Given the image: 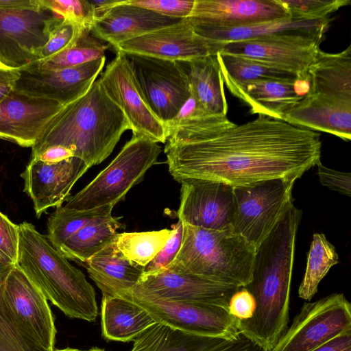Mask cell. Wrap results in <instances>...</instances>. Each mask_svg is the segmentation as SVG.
<instances>
[{
	"instance_id": "cell-5",
	"label": "cell",
	"mask_w": 351,
	"mask_h": 351,
	"mask_svg": "<svg viewBox=\"0 0 351 351\" xmlns=\"http://www.w3.org/2000/svg\"><path fill=\"white\" fill-rule=\"evenodd\" d=\"M308 92L285 115L293 125L351 139V45L319 50L308 69Z\"/></svg>"
},
{
	"instance_id": "cell-17",
	"label": "cell",
	"mask_w": 351,
	"mask_h": 351,
	"mask_svg": "<svg viewBox=\"0 0 351 351\" xmlns=\"http://www.w3.org/2000/svg\"><path fill=\"white\" fill-rule=\"evenodd\" d=\"M180 183L178 220L208 230L232 228L236 208L232 186L202 179H186Z\"/></svg>"
},
{
	"instance_id": "cell-45",
	"label": "cell",
	"mask_w": 351,
	"mask_h": 351,
	"mask_svg": "<svg viewBox=\"0 0 351 351\" xmlns=\"http://www.w3.org/2000/svg\"><path fill=\"white\" fill-rule=\"evenodd\" d=\"M20 77V69L9 67L0 62V101L14 90Z\"/></svg>"
},
{
	"instance_id": "cell-35",
	"label": "cell",
	"mask_w": 351,
	"mask_h": 351,
	"mask_svg": "<svg viewBox=\"0 0 351 351\" xmlns=\"http://www.w3.org/2000/svg\"><path fill=\"white\" fill-rule=\"evenodd\" d=\"M172 229L141 232L117 233L114 242L121 254L130 261L145 267L164 247Z\"/></svg>"
},
{
	"instance_id": "cell-31",
	"label": "cell",
	"mask_w": 351,
	"mask_h": 351,
	"mask_svg": "<svg viewBox=\"0 0 351 351\" xmlns=\"http://www.w3.org/2000/svg\"><path fill=\"white\" fill-rule=\"evenodd\" d=\"M109 44L84 29L71 46L51 58L36 60L21 69L52 70L81 65L105 57Z\"/></svg>"
},
{
	"instance_id": "cell-36",
	"label": "cell",
	"mask_w": 351,
	"mask_h": 351,
	"mask_svg": "<svg viewBox=\"0 0 351 351\" xmlns=\"http://www.w3.org/2000/svg\"><path fill=\"white\" fill-rule=\"evenodd\" d=\"M44 5L61 19L82 29L90 30L95 19L89 0H42Z\"/></svg>"
},
{
	"instance_id": "cell-12",
	"label": "cell",
	"mask_w": 351,
	"mask_h": 351,
	"mask_svg": "<svg viewBox=\"0 0 351 351\" xmlns=\"http://www.w3.org/2000/svg\"><path fill=\"white\" fill-rule=\"evenodd\" d=\"M5 314L32 342L44 351H53L56 329L47 300L16 265L0 287Z\"/></svg>"
},
{
	"instance_id": "cell-13",
	"label": "cell",
	"mask_w": 351,
	"mask_h": 351,
	"mask_svg": "<svg viewBox=\"0 0 351 351\" xmlns=\"http://www.w3.org/2000/svg\"><path fill=\"white\" fill-rule=\"evenodd\" d=\"M125 54L148 106L167 126L191 95L185 73L178 62Z\"/></svg>"
},
{
	"instance_id": "cell-30",
	"label": "cell",
	"mask_w": 351,
	"mask_h": 351,
	"mask_svg": "<svg viewBox=\"0 0 351 351\" xmlns=\"http://www.w3.org/2000/svg\"><path fill=\"white\" fill-rule=\"evenodd\" d=\"M121 223L112 216L96 219L70 237L60 248L67 258L83 264L116 237Z\"/></svg>"
},
{
	"instance_id": "cell-3",
	"label": "cell",
	"mask_w": 351,
	"mask_h": 351,
	"mask_svg": "<svg viewBox=\"0 0 351 351\" xmlns=\"http://www.w3.org/2000/svg\"><path fill=\"white\" fill-rule=\"evenodd\" d=\"M16 265L45 298L70 318L94 322L98 307L94 288L47 235L30 223L19 225Z\"/></svg>"
},
{
	"instance_id": "cell-24",
	"label": "cell",
	"mask_w": 351,
	"mask_h": 351,
	"mask_svg": "<svg viewBox=\"0 0 351 351\" xmlns=\"http://www.w3.org/2000/svg\"><path fill=\"white\" fill-rule=\"evenodd\" d=\"M180 20L121 0L94 21L90 32L115 48L123 42L171 25Z\"/></svg>"
},
{
	"instance_id": "cell-26",
	"label": "cell",
	"mask_w": 351,
	"mask_h": 351,
	"mask_svg": "<svg viewBox=\"0 0 351 351\" xmlns=\"http://www.w3.org/2000/svg\"><path fill=\"white\" fill-rule=\"evenodd\" d=\"M223 83L232 95L249 106L251 114L281 120L303 97L295 94L293 83L290 82L257 80L245 83Z\"/></svg>"
},
{
	"instance_id": "cell-40",
	"label": "cell",
	"mask_w": 351,
	"mask_h": 351,
	"mask_svg": "<svg viewBox=\"0 0 351 351\" xmlns=\"http://www.w3.org/2000/svg\"><path fill=\"white\" fill-rule=\"evenodd\" d=\"M126 3L152 10L160 15L183 19L193 10L195 0H125Z\"/></svg>"
},
{
	"instance_id": "cell-44",
	"label": "cell",
	"mask_w": 351,
	"mask_h": 351,
	"mask_svg": "<svg viewBox=\"0 0 351 351\" xmlns=\"http://www.w3.org/2000/svg\"><path fill=\"white\" fill-rule=\"evenodd\" d=\"M255 308V300L245 287H241L232 295L228 304L229 313L239 321L251 318Z\"/></svg>"
},
{
	"instance_id": "cell-28",
	"label": "cell",
	"mask_w": 351,
	"mask_h": 351,
	"mask_svg": "<svg viewBox=\"0 0 351 351\" xmlns=\"http://www.w3.org/2000/svg\"><path fill=\"white\" fill-rule=\"evenodd\" d=\"M330 17L319 19H306L289 16L285 19L226 29L200 30L195 32L208 40L213 51L227 43L250 40L287 32H308L326 33L330 26Z\"/></svg>"
},
{
	"instance_id": "cell-20",
	"label": "cell",
	"mask_w": 351,
	"mask_h": 351,
	"mask_svg": "<svg viewBox=\"0 0 351 351\" xmlns=\"http://www.w3.org/2000/svg\"><path fill=\"white\" fill-rule=\"evenodd\" d=\"M290 16L278 0H195L186 20L194 32L230 28Z\"/></svg>"
},
{
	"instance_id": "cell-1",
	"label": "cell",
	"mask_w": 351,
	"mask_h": 351,
	"mask_svg": "<svg viewBox=\"0 0 351 351\" xmlns=\"http://www.w3.org/2000/svg\"><path fill=\"white\" fill-rule=\"evenodd\" d=\"M169 171L233 188L267 180L295 181L320 162V134L263 114L205 138L167 140Z\"/></svg>"
},
{
	"instance_id": "cell-37",
	"label": "cell",
	"mask_w": 351,
	"mask_h": 351,
	"mask_svg": "<svg viewBox=\"0 0 351 351\" xmlns=\"http://www.w3.org/2000/svg\"><path fill=\"white\" fill-rule=\"evenodd\" d=\"M289 14L295 18L319 19L330 15L342 7L350 4V0H278Z\"/></svg>"
},
{
	"instance_id": "cell-22",
	"label": "cell",
	"mask_w": 351,
	"mask_h": 351,
	"mask_svg": "<svg viewBox=\"0 0 351 351\" xmlns=\"http://www.w3.org/2000/svg\"><path fill=\"white\" fill-rule=\"evenodd\" d=\"M114 49L124 53L174 62L215 54L211 44L197 35L186 19L123 42Z\"/></svg>"
},
{
	"instance_id": "cell-18",
	"label": "cell",
	"mask_w": 351,
	"mask_h": 351,
	"mask_svg": "<svg viewBox=\"0 0 351 351\" xmlns=\"http://www.w3.org/2000/svg\"><path fill=\"white\" fill-rule=\"evenodd\" d=\"M106 57L81 65L52 70L20 69L14 90L66 105L84 95L102 71Z\"/></svg>"
},
{
	"instance_id": "cell-2",
	"label": "cell",
	"mask_w": 351,
	"mask_h": 351,
	"mask_svg": "<svg viewBox=\"0 0 351 351\" xmlns=\"http://www.w3.org/2000/svg\"><path fill=\"white\" fill-rule=\"evenodd\" d=\"M131 126L96 80L82 97L65 105L32 147L31 157L52 146L70 149L90 167L102 162Z\"/></svg>"
},
{
	"instance_id": "cell-42",
	"label": "cell",
	"mask_w": 351,
	"mask_h": 351,
	"mask_svg": "<svg viewBox=\"0 0 351 351\" xmlns=\"http://www.w3.org/2000/svg\"><path fill=\"white\" fill-rule=\"evenodd\" d=\"M19 245V225L0 212V256L16 265Z\"/></svg>"
},
{
	"instance_id": "cell-15",
	"label": "cell",
	"mask_w": 351,
	"mask_h": 351,
	"mask_svg": "<svg viewBox=\"0 0 351 351\" xmlns=\"http://www.w3.org/2000/svg\"><path fill=\"white\" fill-rule=\"evenodd\" d=\"M156 322L184 332L208 337H234L239 320L223 306L197 302L145 300L127 295Z\"/></svg>"
},
{
	"instance_id": "cell-33",
	"label": "cell",
	"mask_w": 351,
	"mask_h": 351,
	"mask_svg": "<svg viewBox=\"0 0 351 351\" xmlns=\"http://www.w3.org/2000/svg\"><path fill=\"white\" fill-rule=\"evenodd\" d=\"M217 56L223 82L245 83L257 80H272L294 83L298 79L291 73L251 59L219 51Z\"/></svg>"
},
{
	"instance_id": "cell-14",
	"label": "cell",
	"mask_w": 351,
	"mask_h": 351,
	"mask_svg": "<svg viewBox=\"0 0 351 351\" xmlns=\"http://www.w3.org/2000/svg\"><path fill=\"white\" fill-rule=\"evenodd\" d=\"M116 52L99 78L102 88L127 118L132 134L165 143L169 135L167 127L148 106L125 54Z\"/></svg>"
},
{
	"instance_id": "cell-19",
	"label": "cell",
	"mask_w": 351,
	"mask_h": 351,
	"mask_svg": "<svg viewBox=\"0 0 351 351\" xmlns=\"http://www.w3.org/2000/svg\"><path fill=\"white\" fill-rule=\"evenodd\" d=\"M64 106L12 91L0 101V139L32 148Z\"/></svg>"
},
{
	"instance_id": "cell-9",
	"label": "cell",
	"mask_w": 351,
	"mask_h": 351,
	"mask_svg": "<svg viewBox=\"0 0 351 351\" xmlns=\"http://www.w3.org/2000/svg\"><path fill=\"white\" fill-rule=\"evenodd\" d=\"M294 182L276 178L234 187L233 230L256 248L293 204Z\"/></svg>"
},
{
	"instance_id": "cell-49",
	"label": "cell",
	"mask_w": 351,
	"mask_h": 351,
	"mask_svg": "<svg viewBox=\"0 0 351 351\" xmlns=\"http://www.w3.org/2000/svg\"><path fill=\"white\" fill-rule=\"evenodd\" d=\"M15 265L0 256V287Z\"/></svg>"
},
{
	"instance_id": "cell-32",
	"label": "cell",
	"mask_w": 351,
	"mask_h": 351,
	"mask_svg": "<svg viewBox=\"0 0 351 351\" xmlns=\"http://www.w3.org/2000/svg\"><path fill=\"white\" fill-rule=\"evenodd\" d=\"M339 263L338 254L325 234L315 233L308 254L305 274L298 289L299 297L310 301L317 293L321 280L330 269Z\"/></svg>"
},
{
	"instance_id": "cell-7",
	"label": "cell",
	"mask_w": 351,
	"mask_h": 351,
	"mask_svg": "<svg viewBox=\"0 0 351 351\" xmlns=\"http://www.w3.org/2000/svg\"><path fill=\"white\" fill-rule=\"evenodd\" d=\"M160 152L158 143L132 134L109 165L81 191L68 197L64 207L86 210L106 205L114 206L157 163Z\"/></svg>"
},
{
	"instance_id": "cell-47",
	"label": "cell",
	"mask_w": 351,
	"mask_h": 351,
	"mask_svg": "<svg viewBox=\"0 0 351 351\" xmlns=\"http://www.w3.org/2000/svg\"><path fill=\"white\" fill-rule=\"evenodd\" d=\"M71 157H74V154L70 149L62 146H52L31 157L30 159L47 163H56Z\"/></svg>"
},
{
	"instance_id": "cell-43",
	"label": "cell",
	"mask_w": 351,
	"mask_h": 351,
	"mask_svg": "<svg viewBox=\"0 0 351 351\" xmlns=\"http://www.w3.org/2000/svg\"><path fill=\"white\" fill-rule=\"evenodd\" d=\"M320 183L338 193L350 196L351 174L331 169L324 166L321 161L317 165Z\"/></svg>"
},
{
	"instance_id": "cell-11",
	"label": "cell",
	"mask_w": 351,
	"mask_h": 351,
	"mask_svg": "<svg viewBox=\"0 0 351 351\" xmlns=\"http://www.w3.org/2000/svg\"><path fill=\"white\" fill-rule=\"evenodd\" d=\"M351 330V305L341 293L305 302L271 351H312Z\"/></svg>"
},
{
	"instance_id": "cell-27",
	"label": "cell",
	"mask_w": 351,
	"mask_h": 351,
	"mask_svg": "<svg viewBox=\"0 0 351 351\" xmlns=\"http://www.w3.org/2000/svg\"><path fill=\"white\" fill-rule=\"evenodd\" d=\"M178 62L197 101L210 114L227 116L228 104L217 53Z\"/></svg>"
},
{
	"instance_id": "cell-39",
	"label": "cell",
	"mask_w": 351,
	"mask_h": 351,
	"mask_svg": "<svg viewBox=\"0 0 351 351\" xmlns=\"http://www.w3.org/2000/svg\"><path fill=\"white\" fill-rule=\"evenodd\" d=\"M0 344L5 351H44L17 328L2 307L0 300Z\"/></svg>"
},
{
	"instance_id": "cell-46",
	"label": "cell",
	"mask_w": 351,
	"mask_h": 351,
	"mask_svg": "<svg viewBox=\"0 0 351 351\" xmlns=\"http://www.w3.org/2000/svg\"><path fill=\"white\" fill-rule=\"evenodd\" d=\"M209 114H210L206 111L197 101V100L192 95H191L189 99L181 107L180 110L174 117V119L167 125V127L168 128L169 126L175 125L187 119Z\"/></svg>"
},
{
	"instance_id": "cell-8",
	"label": "cell",
	"mask_w": 351,
	"mask_h": 351,
	"mask_svg": "<svg viewBox=\"0 0 351 351\" xmlns=\"http://www.w3.org/2000/svg\"><path fill=\"white\" fill-rule=\"evenodd\" d=\"M61 19L42 0H0V62L21 69L39 60Z\"/></svg>"
},
{
	"instance_id": "cell-4",
	"label": "cell",
	"mask_w": 351,
	"mask_h": 351,
	"mask_svg": "<svg viewBox=\"0 0 351 351\" xmlns=\"http://www.w3.org/2000/svg\"><path fill=\"white\" fill-rule=\"evenodd\" d=\"M302 215L292 204L256 248L252 278L243 287L255 300L251 319L259 326L276 328L289 322L296 234Z\"/></svg>"
},
{
	"instance_id": "cell-6",
	"label": "cell",
	"mask_w": 351,
	"mask_h": 351,
	"mask_svg": "<svg viewBox=\"0 0 351 351\" xmlns=\"http://www.w3.org/2000/svg\"><path fill=\"white\" fill-rule=\"evenodd\" d=\"M182 223L180 248L166 269L223 285L243 287L250 282L256 253L252 244L232 228L208 230Z\"/></svg>"
},
{
	"instance_id": "cell-10",
	"label": "cell",
	"mask_w": 351,
	"mask_h": 351,
	"mask_svg": "<svg viewBox=\"0 0 351 351\" xmlns=\"http://www.w3.org/2000/svg\"><path fill=\"white\" fill-rule=\"evenodd\" d=\"M325 34L281 32L229 43L221 46L217 52L251 59L308 80V69L320 50Z\"/></svg>"
},
{
	"instance_id": "cell-50",
	"label": "cell",
	"mask_w": 351,
	"mask_h": 351,
	"mask_svg": "<svg viewBox=\"0 0 351 351\" xmlns=\"http://www.w3.org/2000/svg\"><path fill=\"white\" fill-rule=\"evenodd\" d=\"M310 83L307 80L297 79L293 83V88L295 94L300 97H304L309 90Z\"/></svg>"
},
{
	"instance_id": "cell-29",
	"label": "cell",
	"mask_w": 351,
	"mask_h": 351,
	"mask_svg": "<svg viewBox=\"0 0 351 351\" xmlns=\"http://www.w3.org/2000/svg\"><path fill=\"white\" fill-rule=\"evenodd\" d=\"M103 336L108 340L128 342L156 323L143 308L130 300L103 295L101 311Z\"/></svg>"
},
{
	"instance_id": "cell-23",
	"label": "cell",
	"mask_w": 351,
	"mask_h": 351,
	"mask_svg": "<svg viewBox=\"0 0 351 351\" xmlns=\"http://www.w3.org/2000/svg\"><path fill=\"white\" fill-rule=\"evenodd\" d=\"M130 351H267L240 332L234 337H208L156 322L134 339Z\"/></svg>"
},
{
	"instance_id": "cell-38",
	"label": "cell",
	"mask_w": 351,
	"mask_h": 351,
	"mask_svg": "<svg viewBox=\"0 0 351 351\" xmlns=\"http://www.w3.org/2000/svg\"><path fill=\"white\" fill-rule=\"evenodd\" d=\"M82 30L72 23L61 19L51 30L39 60L51 58L71 46Z\"/></svg>"
},
{
	"instance_id": "cell-16",
	"label": "cell",
	"mask_w": 351,
	"mask_h": 351,
	"mask_svg": "<svg viewBox=\"0 0 351 351\" xmlns=\"http://www.w3.org/2000/svg\"><path fill=\"white\" fill-rule=\"evenodd\" d=\"M240 288L165 268L143 274L128 295L145 300L208 303L228 309L231 297Z\"/></svg>"
},
{
	"instance_id": "cell-25",
	"label": "cell",
	"mask_w": 351,
	"mask_h": 351,
	"mask_svg": "<svg viewBox=\"0 0 351 351\" xmlns=\"http://www.w3.org/2000/svg\"><path fill=\"white\" fill-rule=\"evenodd\" d=\"M82 265L104 296L130 294L144 270L121 254L114 239Z\"/></svg>"
},
{
	"instance_id": "cell-21",
	"label": "cell",
	"mask_w": 351,
	"mask_h": 351,
	"mask_svg": "<svg viewBox=\"0 0 351 351\" xmlns=\"http://www.w3.org/2000/svg\"><path fill=\"white\" fill-rule=\"evenodd\" d=\"M90 167L77 157L56 163L30 159L21 176L24 192L32 199L37 217L49 208L62 206L73 185Z\"/></svg>"
},
{
	"instance_id": "cell-48",
	"label": "cell",
	"mask_w": 351,
	"mask_h": 351,
	"mask_svg": "<svg viewBox=\"0 0 351 351\" xmlns=\"http://www.w3.org/2000/svg\"><path fill=\"white\" fill-rule=\"evenodd\" d=\"M312 351H351V330L335 337Z\"/></svg>"
},
{
	"instance_id": "cell-51",
	"label": "cell",
	"mask_w": 351,
	"mask_h": 351,
	"mask_svg": "<svg viewBox=\"0 0 351 351\" xmlns=\"http://www.w3.org/2000/svg\"><path fill=\"white\" fill-rule=\"evenodd\" d=\"M53 351H104V350L97 348V347H94V348H90L89 350H86L66 348H64V349H56V350H54Z\"/></svg>"
},
{
	"instance_id": "cell-34",
	"label": "cell",
	"mask_w": 351,
	"mask_h": 351,
	"mask_svg": "<svg viewBox=\"0 0 351 351\" xmlns=\"http://www.w3.org/2000/svg\"><path fill=\"white\" fill-rule=\"evenodd\" d=\"M114 206L106 205L98 208L77 210L64 206L56 207L47 219V237L58 250L73 235L90 221L112 216Z\"/></svg>"
},
{
	"instance_id": "cell-41",
	"label": "cell",
	"mask_w": 351,
	"mask_h": 351,
	"mask_svg": "<svg viewBox=\"0 0 351 351\" xmlns=\"http://www.w3.org/2000/svg\"><path fill=\"white\" fill-rule=\"evenodd\" d=\"M172 234L164 247L145 267L143 274H148L165 268L176 258L182 243V223L180 220L172 226Z\"/></svg>"
}]
</instances>
